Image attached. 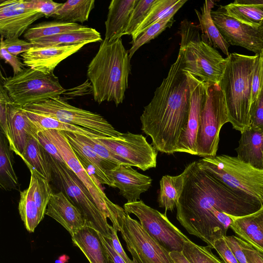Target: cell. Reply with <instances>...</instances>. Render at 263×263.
<instances>
[{
  "label": "cell",
  "mask_w": 263,
  "mask_h": 263,
  "mask_svg": "<svg viewBox=\"0 0 263 263\" xmlns=\"http://www.w3.org/2000/svg\"><path fill=\"white\" fill-rule=\"evenodd\" d=\"M119 222V231L135 263H175L170 252L152 237L140 222L125 210Z\"/></svg>",
  "instance_id": "cell-13"
},
{
  "label": "cell",
  "mask_w": 263,
  "mask_h": 263,
  "mask_svg": "<svg viewBox=\"0 0 263 263\" xmlns=\"http://www.w3.org/2000/svg\"><path fill=\"white\" fill-rule=\"evenodd\" d=\"M95 3L94 0H68L52 17L65 22L83 23L88 21Z\"/></svg>",
  "instance_id": "cell-33"
},
{
  "label": "cell",
  "mask_w": 263,
  "mask_h": 263,
  "mask_svg": "<svg viewBox=\"0 0 263 263\" xmlns=\"http://www.w3.org/2000/svg\"><path fill=\"white\" fill-rule=\"evenodd\" d=\"M228 122L229 118L224 93L218 84H209L197 134V156L203 158L216 156L220 131Z\"/></svg>",
  "instance_id": "cell-10"
},
{
  "label": "cell",
  "mask_w": 263,
  "mask_h": 263,
  "mask_svg": "<svg viewBox=\"0 0 263 263\" xmlns=\"http://www.w3.org/2000/svg\"><path fill=\"white\" fill-rule=\"evenodd\" d=\"M190 106V85L182 69L179 50L167 77L140 116L141 130L151 138L157 151L167 154L177 152L181 134L187 123Z\"/></svg>",
  "instance_id": "cell-2"
},
{
  "label": "cell",
  "mask_w": 263,
  "mask_h": 263,
  "mask_svg": "<svg viewBox=\"0 0 263 263\" xmlns=\"http://www.w3.org/2000/svg\"><path fill=\"white\" fill-rule=\"evenodd\" d=\"M20 157L30 172H34L49 182L53 179L47 153L40 144L37 138L31 137L28 139Z\"/></svg>",
  "instance_id": "cell-28"
},
{
  "label": "cell",
  "mask_w": 263,
  "mask_h": 263,
  "mask_svg": "<svg viewBox=\"0 0 263 263\" xmlns=\"http://www.w3.org/2000/svg\"><path fill=\"white\" fill-rule=\"evenodd\" d=\"M37 140L46 152L57 161L66 164L57 148L43 131L39 133Z\"/></svg>",
  "instance_id": "cell-50"
},
{
  "label": "cell",
  "mask_w": 263,
  "mask_h": 263,
  "mask_svg": "<svg viewBox=\"0 0 263 263\" xmlns=\"http://www.w3.org/2000/svg\"><path fill=\"white\" fill-rule=\"evenodd\" d=\"M214 4L213 1H205L201 7V12L195 10L199 21V27L202 32L201 38L214 48L220 49L228 57L230 54L229 47L230 45L221 34L212 18V8Z\"/></svg>",
  "instance_id": "cell-29"
},
{
  "label": "cell",
  "mask_w": 263,
  "mask_h": 263,
  "mask_svg": "<svg viewBox=\"0 0 263 263\" xmlns=\"http://www.w3.org/2000/svg\"><path fill=\"white\" fill-rule=\"evenodd\" d=\"M197 161L201 168L229 187L257 200L263 206V169L237 156L226 155L203 157Z\"/></svg>",
  "instance_id": "cell-6"
},
{
  "label": "cell",
  "mask_w": 263,
  "mask_h": 263,
  "mask_svg": "<svg viewBox=\"0 0 263 263\" xmlns=\"http://www.w3.org/2000/svg\"><path fill=\"white\" fill-rule=\"evenodd\" d=\"M1 40L6 49L15 56L26 52L30 49L35 47L34 45L32 42L20 39L18 37L4 39L3 37H1Z\"/></svg>",
  "instance_id": "cell-45"
},
{
  "label": "cell",
  "mask_w": 263,
  "mask_h": 263,
  "mask_svg": "<svg viewBox=\"0 0 263 263\" xmlns=\"http://www.w3.org/2000/svg\"><path fill=\"white\" fill-rule=\"evenodd\" d=\"M123 207L127 214L135 215L145 231L167 251H182L184 242L189 239L168 220L166 214L142 200L126 202Z\"/></svg>",
  "instance_id": "cell-12"
},
{
  "label": "cell",
  "mask_w": 263,
  "mask_h": 263,
  "mask_svg": "<svg viewBox=\"0 0 263 263\" xmlns=\"http://www.w3.org/2000/svg\"><path fill=\"white\" fill-rule=\"evenodd\" d=\"M43 132L56 146L66 165L85 186L99 209L109 218L112 227L118 231L119 219L124 209L108 198L96 177L81 163L62 132L52 129Z\"/></svg>",
  "instance_id": "cell-8"
},
{
  "label": "cell",
  "mask_w": 263,
  "mask_h": 263,
  "mask_svg": "<svg viewBox=\"0 0 263 263\" xmlns=\"http://www.w3.org/2000/svg\"><path fill=\"white\" fill-rule=\"evenodd\" d=\"M192 165L193 162L188 164L180 175H164L161 178L158 202L159 207L164 209L165 214L166 211H173L176 208Z\"/></svg>",
  "instance_id": "cell-27"
},
{
  "label": "cell",
  "mask_w": 263,
  "mask_h": 263,
  "mask_svg": "<svg viewBox=\"0 0 263 263\" xmlns=\"http://www.w3.org/2000/svg\"><path fill=\"white\" fill-rule=\"evenodd\" d=\"M44 15L32 9L27 1H1L0 33L4 39L18 37Z\"/></svg>",
  "instance_id": "cell-17"
},
{
  "label": "cell",
  "mask_w": 263,
  "mask_h": 263,
  "mask_svg": "<svg viewBox=\"0 0 263 263\" xmlns=\"http://www.w3.org/2000/svg\"><path fill=\"white\" fill-rule=\"evenodd\" d=\"M25 111L39 132L52 129L69 132L95 139L107 138L79 126L65 123L48 116Z\"/></svg>",
  "instance_id": "cell-31"
},
{
  "label": "cell",
  "mask_w": 263,
  "mask_h": 263,
  "mask_svg": "<svg viewBox=\"0 0 263 263\" xmlns=\"http://www.w3.org/2000/svg\"><path fill=\"white\" fill-rule=\"evenodd\" d=\"M230 228L239 237L263 253V206L251 214L233 216Z\"/></svg>",
  "instance_id": "cell-23"
},
{
  "label": "cell",
  "mask_w": 263,
  "mask_h": 263,
  "mask_svg": "<svg viewBox=\"0 0 263 263\" xmlns=\"http://www.w3.org/2000/svg\"><path fill=\"white\" fill-rule=\"evenodd\" d=\"M212 20L230 45L243 47L259 55L263 52V22L258 27L245 25L225 14L219 7L211 11Z\"/></svg>",
  "instance_id": "cell-15"
},
{
  "label": "cell",
  "mask_w": 263,
  "mask_h": 263,
  "mask_svg": "<svg viewBox=\"0 0 263 263\" xmlns=\"http://www.w3.org/2000/svg\"><path fill=\"white\" fill-rule=\"evenodd\" d=\"M99 236L110 263H126L115 250L110 238H106L99 233Z\"/></svg>",
  "instance_id": "cell-53"
},
{
  "label": "cell",
  "mask_w": 263,
  "mask_h": 263,
  "mask_svg": "<svg viewBox=\"0 0 263 263\" xmlns=\"http://www.w3.org/2000/svg\"><path fill=\"white\" fill-rule=\"evenodd\" d=\"M249 127L263 131V88L256 104L250 109Z\"/></svg>",
  "instance_id": "cell-47"
},
{
  "label": "cell",
  "mask_w": 263,
  "mask_h": 263,
  "mask_svg": "<svg viewBox=\"0 0 263 263\" xmlns=\"http://www.w3.org/2000/svg\"><path fill=\"white\" fill-rule=\"evenodd\" d=\"M111 232V241L112 246L116 252L123 259L126 263H135L133 260L129 258L124 251L117 235V230L112 226H110Z\"/></svg>",
  "instance_id": "cell-54"
},
{
  "label": "cell",
  "mask_w": 263,
  "mask_h": 263,
  "mask_svg": "<svg viewBox=\"0 0 263 263\" xmlns=\"http://www.w3.org/2000/svg\"><path fill=\"white\" fill-rule=\"evenodd\" d=\"M86 44L34 47L21 54L24 64L28 68L45 74H53L57 66L78 51Z\"/></svg>",
  "instance_id": "cell-18"
},
{
  "label": "cell",
  "mask_w": 263,
  "mask_h": 263,
  "mask_svg": "<svg viewBox=\"0 0 263 263\" xmlns=\"http://www.w3.org/2000/svg\"><path fill=\"white\" fill-rule=\"evenodd\" d=\"M263 88V52L258 55L252 78L250 109L256 104Z\"/></svg>",
  "instance_id": "cell-44"
},
{
  "label": "cell",
  "mask_w": 263,
  "mask_h": 263,
  "mask_svg": "<svg viewBox=\"0 0 263 263\" xmlns=\"http://www.w3.org/2000/svg\"><path fill=\"white\" fill-rule=\"evenodd\" d=\"M29 186L31 188L32 197L36 204L40 213L41 221L45 215V212L52 194L49 181L33 172H30Z\"/></svg>",
  "instance_id": "cell-38"
},
{
  "label": "cell",
  "mask_w": 263,
  "mask_h": 263,
  "mask_svg": "<svg viewBox=\"0 0 263 263\" xmlns=\"http://www.w3.org/2000/svg\"><path fill=\"white\" fill-rule=\"evenodd\" d=\"M185 72L190 88V111L186 126L180 135L177 152L197 155V134L209 84L201 81L189 72Z\"/></svg>",
  "instance_id": "cell-16"
},
{
  "label": "cell",
  "mask_w": 263,
  "mask_h": 263,
  "mask_svg": "<svg viewBox=\"0 0 263 263\" xmlns=\"http://www.w3.org/2000/svg\"><path fill=\"white\" fill-rule=\"evenodd\" d=\"M242 2L256 7L263 11V0H241Z\"/></svg>",
  "instance_id": "cell-56"
},
{
  "label": "cell",
  "mask_w": 263,
  "mask_h": 263,
  "mask_svg": "<svg viewBox=\"0 0 263 263\" xmlns=\"http://www.w3.org/2000/svg\"><path fill=\"white\" fill-rule=\"evenodd\" d=\"M130 60L121 38L101 42L87 70L96 102L113 101L117 106L123 102L130 72Z\"/></svg>",
  "instance_id": "cell-3"
},
{
  "label": "cell",
  "mask_w": 263,
  "mask_h": 263,
  "mask_svg": "<svg viewBox=\"0 0 263 263\" xmlns=\"http://www.w3.org/2000/svg\"><path fill=\"white\" fill-rule=\"evenodd\" d=\"M170 256L175 263H191L182 251L170 252Z\"/></svg>",
  "instance_id": "cell-55"
},
{
  "label": "cell",
  "mask_w": 263,
  "mask_h": 263,
  "mask_svg": "<svg viewBox=\"0 0 263 263\" xmlns=\"http://www.w3.org/2000/svg\"><path fill=\"white\" fill-rule=\"evenodd\" d=\"M213 249L216 251L224 263H239L223 237L215 241Z\"/></svg>",
  "instance_id": "cell-48"
},
{
  "label": "cell",
  "mask_w": 263,
  "mask_h": 263,
  "mask_svg": "<svg viewBox=\"0 0 263 263\" xmlns=\"http://www.w3.org/2000/svg\"><path fill=\"white\" fill-rule=\"evenodd\" d=\"M0 57L12 67L13 76L18 74L26 68L25 65L17 56L12 54L6 49L2 41H1Z\"/></svg>",
  "instance_id": "cell-49"
},
{
  "label": "cell",
  "mask_w": 263,
  "mask_h": 263,
  "mask_svg": "<svg viewBox=\"0 0 263 263\" xmlns=\"http://www.w3.org/2000/svg\"><path fill=\"white\" fill-rule=\"evenodd\" d=\"M45 215L60 223L71 236L86 226V222L81 211L69 200L62 191L52 193Z\"/></svg>",
  "instance_id": "cell-21"
},
{
  "label": "cell",
  "mask_w": 263,
  "mask_h": 263,
  "mask_svg": "<svg viewBox=\"0 0 263 263\" xmlns=\"http://www.w3.org/2000/svg\"><path fill=\"white\" fill-rule=\"evenodd\" d=\"M182 22L181 42L179 50L182 53V69L201 81L218 84L225 69L227 58L200 37L198 26L187 21Z\"/></svg>",
  "instance_id": "cell-5"
},
{
  "label": "cell",
  "mask_w": 263,
  "mask_h": 263,
  "mask_svg": "<svg viewBox=\"0 0 263 263\" xmlns=\"http://www.w3.org/2000/svg\"><path fill=\"white\" fill-rule=\"evenodd\" d=\"M11 101L7 90L1 84L0 85V125L2 133L7 139L8 144L11 142L8 112L9 104Z\"/></svg>",
  "instance_id": "cell-43"
},
{
  "label": "cell",
  "mask_w": 263,
  "mask_h": 263,
  "mask_svg": "<svg viewBox=\"0 0 263 263\" xmlns=\"http://www.w3.org/2000/svg\"><path fill=\"white\" fill-rule=\"evenodd\" d=\"M22 108L28 111L89 129L107 138L117 137L121 134L100 114L73 106L62 99L60 96Z\"/></svg>",
  "instance_id": "cell-11"
},
{
  "label": "cell",
  "mask_w": 263,
  "mask_h": 263,
  "mask_svg": "<svg viewBox=\"0 0 263 263\" xmlns=\"http://www.w3.org/2000/svg\"><path fill=\"white\" fill-rule=\"evenodd\" d=\"M156 0H138L128 21L124 35H132L148 14Z\"/></svg>",
  "instance_id": "cell-41"
},
{
  "label": "cell",
  "mask_w": 263,
  "mask_h": 263,
  "mask_svg": "<svg viewBox=\"0 0 263 263\" xmlns=\"http://www.w3.org/2000/svg\"><path fill=\"white\" fill-rule=\"evenodd\" d=\"M235 151L239 159L263 169V131L249 127L241 133Z\"/></svg>",
  "instance_id": "cell-26"
},
{
  "label": "cell",
  "mask_w": 263,
  "mask_h": 263,
  "mask_svg": "<svg viewBox=\"0 0 263 263\" xmlns=\"http://www.w3.org/2000/svg\"><path fill=\"white\" fill-rule=\"evenodd\" d=\"M258 55L230 53L218 83L224 93L229 122L240 133L250 125L252 78Z\"/></svg>",
  "instance_id": "cell-4"
},
{
  "label": "cell",
  "mask_w": 263,
  "mask_h": 263,
  "mask_svg": "<svg viewBox=\"0 0 263 263\" xmlns=\"http://www.w3.org/2000/svg\"><path fill=\"white\" fill-rule=\"evenodd\" d=\"M138 0H112L105 22V39L112 41L124 35L133 9Z\"/></svg>",
  "instance_id": "cell-24"
},
{
  "label": "cell",
  "mask_w": 263,
  "mask_h": 263,
  "mask_svg": "<svg viewBox=\"0 0 263 263\" xmlns=\"http://www.w3.org/2000/svg\"><path fill=\"white\" fill-rule=\"evenodd\" d=\"M211 249L189 239L184 242L182 252L191 263H223L213 253Z\"/></svg>",
  "instance_id": "cell-40"
},
{
  "label": "cell",
  "mask_w": 263,
  "mask_h": 263,
  "mask_svg": "<svg viewBox=\"0 0 263 263\" xmlns=\"http://www.w3.org/2000/svg\"><path fill=\"white\" fill-rule=\"evenodd\" d=\"M261 206L257 200L226 185L195 161L176 206V218L189 234L213 249L215 240L226 236L216 220L219 212L242 216Z\"/></svg>",
  "instance_id": "cell-1"
},
{
  "label": "cell",
  "mask_w": 263,
  "mask_h": 263,
  "mask_svg": "<svg viewBox=\"0 0 263 263\" xmlns=\"http://www.w3.org/2000/svg\"><path fill=\"white\" fill-rule=\"evenodd\" d=\"M77 137L83 142L88 145L99 156L106 161L118 165L126 164L120 157L113 153L107 147L102 143L98 138H92L76 134Z\"/></svg>",
  "instance_id": "cell-42"
},
{
  "label": "cell",
  "mask_w": 263,
  "mask_h": 263,
  "mask_svg": "<svg viewBox=\"0 0 263 263\" xmlns=\"http://www.w3.org/2000/svg\"><path fill=\"white\" fill-rule=\"evenodd\" d=\"M98 140L127 165L143 171L156 166L157 151L141 134L127 132L117 137Z\"/></svg>",
  "instance_id": "cell-14"
},
{
  "label": "cell",
  "mask_w": 263,
  "mask_h": 263,
  "mask_svg": "<svg viewBox=\"0 0 263 263\" xmlns=\"http://www.w3.org/2000/svg\"><path fill=\"white\" fill-rule=\"evenodd\" d=\"M100 33L92 28L86 26L84 29L48 37L32 40L35 47L71 45L102 41Z\"/></svg>",
  "instance_id": "cell-30"
},
{
  "label": "cell",
  "mask_w": 263,
  "mask_h": 263,
  "mask_svg": "<svg viewBox=\"0 0 263 263\" xmlns=\"http://www.w3.org/2000/svg\"><path fill=\"white\" fill-rule=\"evenodd\" d=\"M18 209L26 230L29 232H34L41 220L39 211L32 197L31 188L29 185L27 189L20 192Z\"/></svg>",
  "instance_id": "cell-37"
},
{
  "label": "cell",
  "mask_w": 263,
  "mask_h": 263,
  "mask_svg": "<svg viewBox=\"0 0 263 263\" xmlns=\"http://www.w3.org/2000/svg\"><path fill=\"white\" fill-rule=\"evenodd\" d=\"M241 247L249 263H263V253L240 238Z\"/></svg>",
  "instance_id": "cell-52"
},
{
  "label": "cell",
  "mask_w": 263,
  "mask_h": 263,
  "mask_svg": "<svg viewBox=\"0 0 263 263\" xmlns=\"http://www.w3.org/2000/svg\"><path fill=\"white\" fill-rule=\"evenodd\" d=\"M8 119L11 137L9 148L21 157L28 139L31 137L37 138L40 132L26 111L12 101L9 104Z\"/></svg>",
  "instance_id": "cell-20"
},
{
  "label": "cell",
  "mask_w": 263,
  "mask_h": 263,
  "mask_svg": "<svg viewBox=\"0 0 263 263\" xmlns=\"http://www.w3.org/2000/svg\"><path fill=\"white\" fill-rule=\"evenodd\" d=\"M86 26L78 23L62 21L43 22L29 28L24 33V37L28 41L48 37L64 33L79 31Z\"/></svg>",
  "instance_id": "cell-36"
},
{
  "label": "cell",
  "mask_w": 263,
  "mask_h": 263,
  "mask_svg": "<svg viewBox=\"0 0 263 263\" xmlns=\"http://www.w3.org/2000/svg\"><path fill=\"white\" fill-rule=\"evenodd\" d=\"M29 6L42 13L46 17H52L62 6L51 0H27Z\"/></svg>",
  "instance_id": "cell-46"
},
{
  "label": "cell",
  "mask_w": 263,
  "mask_h": 263,
  "mask_svg": "<svg viewBox=\"0 0 263 263\" xmlns=\"http://www.w3.org/2000/svg\"><path fill=\"white\" fill-rule=\"evenodd\" d=\"M8 141L1 133L0 139V186L5 191L20 190L18 178L13 167V158Z\"/></svg>",
  "instance_id": "cell-35"
},
{
  "label": "cell",
  "mask_w": 263,
  "mask_h": 263,
  "mask_svg": "<svg viewBox=\"0 0 263 263\" xmlns=\"http://www.w3.org/2000/svg\"><path fill=\"white\" fill-rule=\"evenodd\" d=\"M71 239L90 263H110L99 233L95 229L84 226L71 235Z\"/></svg>",
  "instance_id": "cell-25"
},
{
  "label": "cell",
  "mask_w": 263,
  "mask_h": 263,
  "mask_svg": "<svg viewBox=\"0 0 263 263\" xmlns=\"http://www.w3.org/2000/svg\"><path fill=\"white\" fill-rule=\"evenodd\" d=\"M3 87L11 101L20 107L60 97L65 90L58 77L31 68L5 79Z\"/></svg>",
  "instance_id": "cell-9"
},
{
  "label": "cell",
  "mask_w": 263,
  "mask_h": 263,
  "mask_svg": "<svg viewBox=\"0 0 263 263\" xmlns=\"http://www.w3.org/2000/svg\"><path fill=\"white\" fill-rule=\"evenodd\" d=\"M220 7L225 14L242 24L258 27L263 22V11L261 9L241 0Z\"/></svg>",
  "instance_id": "cell-34"
},
{
  "label": "cell",
  "mask_w": 263,
  "mask_h": 263,
  "mask_svg": "<svg viewBox=\"0 0 263 263\" xmlns=\"http://www.w3.org/2000/svg\"><path fill=\"white\" fill-rule=\"evenodd\" d=\"M106 174L127 202L138 201L141 194L152 185V180L149 177L138 172L128 165L119 164L106 171Z\"/></svg>",
  "instance_id": "cell-19"
},
{
  "label": "cell",
  "mask_w": 263,
  "mask_h": 263,
  "mask_svg": "<svg viewBox=\"0 0 263 263\" xmlns=\"http://www.w3.org/2000/svg\"><path fill=\"white\" fill-rule=\"evenodd\" d=\"M52 172L59 187L81 212L86 226L92 228L106 238H111L110 224L107 218L99 209L84 184L66 165L47 153Z\"/></svg>",
  "instance_id": "cell-7"
},
{
  "label": "cell",
  "mask_w": 263,
  "mask_h": 263,
  "mask_svg": "<svg viewBox=\"0 0 263 263\" xmlns=\"http://www.w3.org/2000/svg\"><path fill=\"white\" fill-rule=\"evenodd\" d=\"M223 237L232 251L238 262L249 263L242 249L240 238L235 236L227 235Z\"/></svg>",
  "instance_id": "cell-51"
},
{
  "label": "cell",
  "mask_w": 263,
  "mask_h": 263,
  "mask_svg": "<svg viewBox=\"0 0 263 263\" xmlns=\"http://www.w3.org/2000/svg\"><path fill=\"white\" fill-rule=\"evenodd\" d=\"M174 22V17L165 18L155 23L145 29L130 42L132 46L128 51L129 58H132L140 47L156 38L166 29L170 28Z\"/></svg>",
  "instance_id": "cell-39"
},
{
  "label": "cell",
  "mask_w": 263,
  "mask_h": 263,
  "mask_svg": "<svg viewBox=\"0 0 263 263\" xmlns=\"http://www.w3.org/2000/svg\"><path fill=\"white\" fill-rule=\"evenodd\" d=\"M186 2V0H156L144 20L132 35V40L155 23L174 17Z\"/></svg>",
  "instance_id": "cell-32"
},
{
  "label": "cell",
  "mask_w": 263,
  "mask_h": 263,
  "mask_svg": "<svg viewBox=\"0 0 263 263\" xmlns=\"http://www.w3.org/2000/svg\"><path fill=\"white\" fill-rule=\"evenodd\" d=\"M82 163L91 167L95 177L100 183L115 187L106 174L117 165L110 163L99 156L88 145L80 140L76 134L62 132Z\"/></svg>",
  "instance_id": "cell-22"
}]
</instances>
